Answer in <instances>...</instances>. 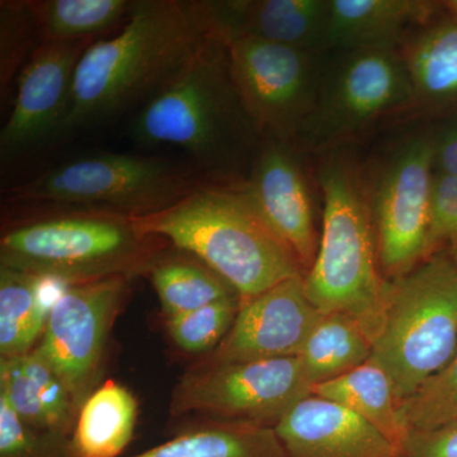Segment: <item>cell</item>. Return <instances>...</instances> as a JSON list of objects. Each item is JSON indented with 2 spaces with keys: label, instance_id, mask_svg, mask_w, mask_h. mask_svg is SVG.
Instances as JSON below:
<instances>
[{
  "label": "cell",
  "instance_id": "obj_1",
  "mask_svg": "<svg viewBox=\"0 0 457 457\" xmlns=\"http://www.w3.org/2000/svg\"><path fill=\"white\" fill-rule=\"evenodd\" d=\"M212 36L209 2L135 0L125 25L83 54L60 137L144 106Z\"/></svg>",
  "mask_w": 457,
  "mask_h": 457
},
{
  "label": "cell",
  "instance_id": "obj_2",
  "mask_svg": "<svg viewBox=\"0 0 457 457\" xmlns=\"http://www.w3.org/2000/svg\"><path fill=\"white\" fill-rule=\"evenodd\" d=\"M147 236L170 240L224 278L240 303L302 275L296 255L237 187L204 179L164 212L134 219Z\"/></svg>",
  "mask_w": 457,
  "mask_h": 457
},
{
  "label": "cell",
  "instance_id": "obj_3",
  "mask_svg": "<svg viewBox=\"0 0 457 457\" xmlns=\"http://www.w3.org/2000/svg\"><path fill=\"white\" fill-rule=\"evenodd\" d=\"M132 134L146 145L182 150L212 182L236 170L260 131L231 79L227 44L216 36L207 38L185 68L140 107Z\"/></svg>",
  "mask_w": 457,
  "mask_h": 457
},
{
  "label": "cell",
  "instance_id": "obj_4",
  "mask_svg": "<svg viewBox=\"0 0 457 457\" xmlns=\"http://www.w3.org/2000/svg\"><path fill=\"white\" fill-rule=\"evenodd\" d=\"M64 209L8 228L0 239V267L65 285L129 278L145 272L164 240L144 234L129 216Z\"/></svg>",
  "mask_w": 457,
  "mask_h": 457
},
{
  "label": "cell",
  "instance_id": "obj_5",
  "mask_svg": "<svg viewBox=\"0 0 457 457\" xmlns=\"http://www.w3.org/2000/svg\"><path fill=\"white\" fill-rule=\"evenodd\" d=\"M323 236L303 278L306 296L323 315L356 320L375 338L383 323L392 282L378 272V240L371 216L350 170L328 164L320 174Z\"/></svg>",
  "mask_w": 457,
  "mask_h": 457
},
{
  "label": "cell",
  "instance_id": "obj_6",
  "mask_svg": "<svg viewBox=\"0 0 457 457\" xmlns=\"http://www.w3.org/2000/svg\"><path fill=\"white\" fill-rule=\"evenodd\" d=\"M371 361L392 381L398 403L457 353V266L435 255L392 282Z\"/></svg>",
  "mask_w": 457,
  "mask_h": 457
},
{
  "label": "cell",
  "instance_id": "obj_7",
  "mask_svg": "<svg viewBox=\"0 0 457 457\" xmlns=\"http://www.w3.org/2000/svg\"><path fill=\"white\" fill-rule=\"evenodd\" d=\"M203 180L164 159L101 154L66 162L7 192L17 203L106 210L137 219L170 209Z\"/></svg>",
  "mask_w": 457,
  "mask_h": 457
},
{
  "label": "cell",
  "instance_id": "obj_8",
  "mask_svg": "<svg viewBox=\"0 0 457 457\" xmlns=\"http://www.w3.org/2000/svg\"><path fill=\"white\" fill-rule=\"evenodd\" d=\"M312 394L302 360L204 362L189 369L171 394L170 414L273 427Z\"/></svg>",
  "mask_w": 457,
  "mask_h": 457
},
{
  "label": "cell",
  "instance_id": "obj_9",
  "mask_svg": "<svg viewBox=\"0 0 457 457\" xmlns=\"http://www.w3.org/2000/svg\"><path fill=\"white\" fill-rule=\"evenodd\" d=\"M227 46L231 79L260 134L282 143L306 128L318 98L312 53L252 37Z\"/></svg>",
  "mask_w": 457,
  "mask_h": 457
},
{
  "label": "cell",
  "instance_id": "obj_10",
  "mask_svg": "<svg viewBox=\"0 0 457 457\" xmlns=\"http://www.w3.org/2000/svg\"><path fill=\"white\" fill-rule=\"evenodd\" d=\"M128 279L114 276L69 285L51 308L40 343L33 350L65 385L78 411L97 389L108 335Z\"/></svg>",
  "mask_w": 457,
  "mask_h": 457
},
{
  "label": "cell",
  "instance_id": "obj_11",
  "mask_svg": "<svg viewBox=\"0 0 457 457\" xmlns=\"http://www.w3.org/2000/svg\"><path fill=\"white\" fill-rule=\"evenodd\" d=\"M433 140L403 146L378 180L375 195L378 264L394 279L408 275L429 252Z\"/></svg>",
  "mask_w": 457,
  "mask_h": 457
},
{
  "label": "cell",
  "instance_id": "obj_12",
  "mask_svg": "<svg viewBox=\"0 0 457 457\" xmlns=\"http://www.w3.org/2000/svg\"><path fill=\"white\" fill-rule=\"evenodd\" d=\"M93 40L44 41L17 78L13 107L0 132L3 161L60 137L75 71Z\"/></svg>",
  "mask_w": 457,
  "mask_h": 457
},
{
  "label": "cell",
  "instance_id": "obj_13",
  "mask_svg": "<svg viewBox=\"0 0 457 457\" xmlns=\"http://www.w3.org/2000/svg\"><path fill=\"white\" fill-rule=\"evenodd\" d=\"M323 314L306 296L302 275L240 303L228 335L206 362L296 357Z\"/></svg>",
  "mask_w": 457,
  "mask_h": 457
},
{
  "label": "cell",
  "instance_id": "obj_14",
  "mask_svg": "<svg viewBox=\"0 0 457 457\" xmlns=\"http://www.w3.org/2000/svg\"><path fill=\"white\" fill-rule=\"evenodd\" d=\"M414 98L404 59L393 49L347 50L317 110V130L347 134Z\"/></svg>",
  "mask_w": 457,
  "mask_h": 457
},
{
  "label": "cell",
  "instance_id": "obj_15",
  "mask_svg": "<svg viewBox=\"0 0 457 457\" xmlns=\"http://www.w3.org/2000/svg\"><path fill=\"white\" fill-rule=\"evenodd\" d=\"M240 188L308 272L319 248L311 197L299 164L281 141L270 139L261 147Z\"/></svg>",
  "mask_w": 457,
  "mask_h": 457
},
{
  "label": "cell",
  "instance_id": "obj_16",
  "mask_svg": "<svg viewBox=\"0 0 457 457\" xmlns=\"http://www.w3.org/2000/svg\"><path fill=\"white\" fill-rule=\"evenodd\" d=\"M275 432L287 457H403L368 420L312 394L281 418Z\"/></svg>",
  "mask_w": 457,
  "mask_h": 457
},
{
  "label": "cell",
  "instance_id": "obj_17",
  "mask_svg": "<svg viewBox=\"0 0 457 457\" xmlns=\"http://www.w3.org/2000/svg\"><path fill=\"white\" fill-rule=\"evenodd\" d=\"M213 33L225 44L252 37L312 53L326 49L329 0L209 2Z\"/></svg>",
  "mask_w": 457,
  "mask_h": 457
},
{
  "label": "cell",
  "instance_id": "obj_18",
  "mask_svg": "<svg viewBox=\"0 0 457 457\" xmlns=\"http://www.w3.org/2000/svg\"><path fill=\"white\" fill-rule=\"evenodd\" d=\"M0 395L36 431L73 436L79 411L65 385L35 351L0 359Z\"/></svg>",
  "mask_w": 457,
  "mask_h": 457
},
{
  "label": "cell",
  "instance_id": "obj_19",
  "mask_svg": "<svg viewBox=\"0 0 457 457\" xmlns=\"http://www.w3.org/2000/svg\"><path fill=\"white\" fill-rule=\"evenodd\" d=\"M420 0H329L326 49H393L409 27L431 17Z\"/></svg>",
  "mask_w": 457,
  "mask_h": 457
},
{
  "label": "cell",
  "instance_id": "obj_20",
  "mask_svg": "<svg viewBox=\"0 0 457 457\" xmlns=\"http://www.w3.org/2000/svg\"><path fill=\"white\" fill-rule=\"evenodd\" d=\"M137 414L134 394L107 380L80 408L71 441L73 457H119L134 437Z\"/></svg>",
  "mask_w": 457,
  "mask_h": 457
},
{
  "label": "cell",
  "instance_id": "obj_21",
  "mask_svg": "<svg viewBox=\"0 0 457 457\" xmlns=\"http://www.w3.org/2000/svg\"><path fill=\"white\" fill-rule=\"evenodd\" d=\"M134 457H287L273 427L206 420Z\"/></svg>",
  "mask_w": 457,
  "mask_h": 457
},
{
  "label": "cell",
  "instance_id": "obj_22",
  "mask_svg": "<svg viewBox=\"0 0 457 457\" xmlns=\"http://www.w3.org/2000/svg\"><path fill=\"white\" fill-rule=\"evenodd\" d=\"M312 394L353 411L380 429L399 449L402 446L407 431L399 417V403L392 381L371 361L326 383L314 385Z\"/></svg>",
  "mask_w": 457,
  "mask_h": 457
},
{
  "label": "cell",
  "instance_id": "obj_23",
  "mask_svg": "<svg viewBox=\"0 0 457 457\" xmlns=\"http://www.w3.org/2000/svg\"><path fill=\"white\" fill-rule=\"evenodd\" d=\"M144 273L149 275L167 319L230 297H239L224 278L189 253L170 257L156 255Z\"/></svg>",
  "mask_w": 457,
  "mask_h": 457
},
{
  "label": "cell",
  "instance_id": "obj_24",
  "mask_svg": "<svg viewBox=\"0 0 457 457\" xmlns=\"http://www.w3.org/2000/svg\"><path fill=\"white\" fill-rule=\"evenodd\" d=\"M50 311L44 278L0 267V359L35 350Z\"/></svg>",
  "mask_w": 457,
  "mask_h": 457
},
{
  "label": "cell",
  "instance_id": "obj_25",
  "mask_svg": "<svg viewBox=\"0 0 457 457\" xmlns=\"http://www.w3.org/2000/svg\"><path fill=\"white\" fill-rule=\"evenodd\" d=\"M135 0H42L29 2L41 42L97 41L119 31Z\"/></svg>",
  "mask_w": 457,
  "mask_h": 457
},
{
  "label": "cell",
  "instance_id": "obj_26",
  "mask_svg": "<svg viewBox=\"0 0 457 457\" xmlns=\"http://www.w3.org/2000/svg\"><path fill=\"white\" fill-rule=\"evenodd\" d=\"M371 353V341L356 320L330 314L312 329L299 357L312 387L369 362Z\"/></svg>",
  "mask_w": 457,
  "mask_h": 457
},
{
  "label": "cell",
  "instance_id": "obj_27",
  "mask_svg": "<svg viewBox=\"0 0 457 457\" xmlns=\"http://www.w3.org/2000/svg\"><path fill=\"white\" fill-rule=\"evenodd\" d=\"M414 98L428 104L457 99V20L429 27L404 56Z\"/></svg>",
  "mask_w": 457,
  "mask_h": 457
},
{
  "label": "cell",
  "instance_id": "obj_28",
  "mask_svg": "<svg viewBox=\"0 0 457 457\" xmlns=\"http://www.w3.org/2000/svg\"><path fill=\"white\" fill-rule=\"evenodd\" d=\"M40 40L37 23L29 2L0 3V90L3 101H8L12 84H16L27 60Z\"/></svg>",
  "mask_w": 457,
  "mask_h": 457
},
{
  "label": "cell",
  "instance_id": "obj_29",
  "mask_svg": "<svg viewBox=\"0 0 457 457\" xmlns=\"http://www.w3.org/2000/svg\"><path fill=\"white\" fill-rule=\"evenodd\" d=\"M398 411L405 431L431 429L457 420V353L449 365L400 403Z\"/></svg>",
  "mask_w": 457,
  "mask_h": 457
},
{
  "label": "cell",
  "instance_id": "obj_30",
  "mask_svg": "<svg viewBox=\"0 0 457 457\" xmlns=\"http://www.w3.org/2000/svg\"><path fill=\"white\" fill-rule=\"evenodd\" d=\"M240 308V297L210 303L197 311L167 319L170 338L189 353L213 351L228 335Z\"/></svg>",
  "mask_w": 457,
  "mask_h": 457
},
{
  "label": "cell",
  "instance_id": "obj_31",
  "mask_svg": "<svg viewBox=\"0 0 457 457\" xmlns=\"http://www.w3.org/2000/svg\"><path fill=\"white\" fill-rule=\"evenodd\" d=\"M71 441L27 426L0 395V457H73Z\"/></svg>",
  "mask_w": 457,
  "mask_h": 457
},
{
  "label": "cell",
  "instance_id": "obj_32",
  "mask_svg": "<svg viewBox=\"0 0 457 457\" xmlns=\"http://www.w3.org/2000/svg\"><path fill=\"white\" fill-rule=\"evenodd\" d=\"M429 252L457 245V177L435 173L432 180Z\"/></svg>",
  "mask_w": 457,
  "mask_h": 457
},
{
  "label": "cell",
  "instance_id": "obj_33",
  "mask_svg": "<svg viewBox=\"0 0 457 457\" xmlns=\"http://www.w3.org/2000/svg\"><path fill=\"white\" fill-rule=\"evenodd\" d=\"M400 450L403 457H457V420L431 429H409Z\"/></svg>",
  "mask_w": 457,
  "mask_h": 457
},
{
  "label": "cell",
  "instance_id": "obj_34",
  "mask_svg": "<svg viewBox=\"0 0 457 457\" xmlns=\"http://www.w3.org/2000/svg\"><path fill=\"white\" fill-rule=\"evenodd\" d=\"M433 168L435 173L457 177V120L433 141Z\"/></svg>",
  "mask_w": 457,
  "mask_h": 457
},
{
  "label": "cell",
  "instance_id": "obj_35",
  "mask_svg": "<svg viewBox=\"0 0 457 457\" xmlns=\"http://www.w3.org/2000/svg\"><path fill=\"white\" fill-rule=\"evenodd\" d=\"M447 7L451 9V11L455 13V16L457 17V0H451V2L446 3Z\"/></svg>",
  "mask_w": 457,
  "mask_h": 457
},
{
  "label": "cell",
  "instance_id": "obj_36",
  "mask_svg": "<svg viewBox=\"0 0 457 457\" xmlns=\"http://www.w3.org/2000/svg\"><path fill=\"white\" fill-rule=\"evenodd\" d=\"M451 260H453V263L457 266V245L451 249Z\"/></svg>",
  "mask_w": 457,
  "mask_h": 457
}]
</instances>
